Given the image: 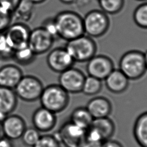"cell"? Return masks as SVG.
Instances as JSON below:
<instances>
[{
	"label": "cell",
	"instance_id": "obj_1",
	"mask_svg": "<svg viewBox=\"0 0 147 147\" xmlns=\"http://www.w3.org/2000/svg\"><path fill=\"white\" fill-rule=\"evenodd\" d=\"M59 38L66 41L84 34L83 17L72 10H64L54 16Z\"/></svg>",
	"mask_w": 147,
	"mask_h": 147
},
{
	"label": "cell",
	"instance_id": "obj_2",
	"mask_svg": "<svg viewBox=\"0 0 147 147\" xmlns=\"http://www.w3.org/2000/svg\"><path fill=\"white\" fill-rule=\"evenodd\" d=\"M118 69L129 80L142 78L147 71L144 53L137 49H132L124 53L121 57Z\"/></svg>",
	"mask_w": 147,
	"mask_h": 147
},
{
	"label": "cell",
	"instance_id": "obj_3",
	"mask_svg": "<svg viewBox=\"0 0 147 147\" xmlns=\"http://www.w3.org/2000/svg\"><path fill=\"white\" fill-rule=\"evenodd\" d=\"M39 100L41 106L56 114L67 107L69 95L59 84H52L44 87Z\"/></svg>",
	"mask_w": 147,
	"mask_h": 147
},
{
	"label": "cell",
	"instance_id": "obj_4",
	"mask_svg": "<svg viewBox=\"0 0 147 147\" xmlns=\"http://www.w3.org/2000/svg\"><path fill=\"white\" fill-rule=\"evenodd\" d=\"M65 48L75 62L86 63L96 55V43L93 38L83 34L67 41Z\"/></svg>",
	"mask_w": 147,
	"mask_h": 147
},
{
	"label": "cell",
	"instance_id": "obj_5",
	"mask_svg": "<svg viewBox=\"0 0 147 147\" xmlns=\"http://www.w3.org/2000/svg\"><path fill=\"white\" fill-rule=\"evenodd\" d=\"M84 34L94 38L104 36L110 26V20L102 10L93 9L83 17Z\"/></svg>",
	"mask_w": 147,
	"mask_h": 147
},
{
	"label": "cell",
	"instance_id": "obj_6",
	"mask_svg": "<svg viewBox=\"0 0 147 147\" xmlns=\"http://www.w3.org/2000/svg\"><path fill=\"white\" fill-rule=\"evenodd\" d=\"M44 87L39 78L27 75L22 76L14 90L18 98L24 102H33L39 100Z\"/></svg>",
	"mask_w": 147,
	"mask_h": 147
},
{
	"label": "cell",
	"instance_id": "obj_7",
	"mask_svg": "<svg viewBox=\"0 0 147 147\" xmlns=\"http://www.w3.org/2000/svg\"><path fill=\"white\" fill-rule=\"evenodd\" d=\"M86 130L68 120L61 125L53 136L65 147H81L86 140Z\"/></svg>",
	"mask_w": 147,
	"mask_h": 147
},
{
	"label": "cell",
	"instance_id": "obj_8",
	"mask_svg": "<svg viewBox=\"0 0 147 147\" xmlns=\"http://www.w3.org/2000/svg\"><path fill=\"white\" fill-rule=\"evenodd\" d=\"M85 77L80 69L73 66L59 74L58 82L69 94H78L82 92Z\"/></svg>",
	"mask_w": 147,
	"mask_h": 147
},
{
	"label": "cell",
	"instance_id": "obj_9",
	"mask_svg": "<svg viewBox=\"0 0 147 147\" xmlns=\"http://www.w3.org/2000/svg\"><path fill=\"white\" fill-rule=\"evenodd\" d=\"M113 60L105 55H95L92 57L86 64L88 75L104 80L109 74L115 68Z\"/></svg>",
	"mask_w": 147,
	"mask_h": 147
},
{
	"label": "cell",
	"instance_id": "obj_10",
	"mask_svg": "<svg viewBox=\"0 0 147 147\" xmlns=\"http://www.w3.org/2000/svg\"><path fill=\"white\" fill-rule=\"evenodd\" d=\"M30 28L26 24L14 22L4 32L6 39L13 50L28 45Z\"/></svg>",
	"mask_w": 147,
	"mask_h": 147
},
{
	"label": "cell",
	"instance_id": "obj_11",
	"mask_svg": "<svg viewBox=\"0 0 147 147\" xmlns=\"http://www.w3.org/2000/svg\"><path fill=\"white\" fill-rule=\"evenodd\" d=\"M55 40L41 26L31 29L28 46L37 56L49 52Z\"/></svg>",
	"mask_w": 147,
	"mask_h": 147
},
{
	"label": "cell",
	"instance_id": "obj_12",
	"mask_svg": "<svg viewBox=\"0 0 147 147\" xmlns=\"http://www.w3.org/2000/svg\"><path fill=\"white\" fill-rule=\"evenodd\" d=\"M46 60L48 67L59 74L73 67L75 63L64 47L51 49Z\"/></svg>",
	"mask_w": 147,
	"mask_h": 147
},
{
	"label": "cell",
	"instance_id": "obj_13",
	"mask_svg": "<svg viewBox=\"0 0 147 147\" xmlns=\"http://www.w3.org/2000/svg\"><path fill=\"white\" fill-rule=\"evenodd\" d=\"M1 127L3 136L11 141H14L21 138L27 126L21 116L10 114L1 123Z\"/></svg>",
	"mask_w": 147,
	"mask_h": 147
},
{
	"label": "cell",
	"instance_id": "obj_14",
	"mask_svg": "<svg viewBox=\"0 0 147 147\" xmlns=\"http://www.w3.org/2000/svg\"><path fill=\"white\" fill-rule=\"evenodd\" d=\"M32 121L33 127L39 132L46 133L51 131L57 122L56 114L40 106L33 113Z\"/></svg>",
	"mask_w": 147,
	"mask_h": 147
},
{
	"label": "cell",
	"instance_id": "obj_15",
	"mask_svg": "<svg viewBox=\"0 0 147 147\" xmlns=\"http://www.w3.org/2000/svg\"><path fill=\"white\" fill-rule=\"evenodd\" d=\"M86 107L94 119L108 117L113 111L111 102L103 96L91 98L87 102Z\"/></svg>",
	"mask_w": 147,
	"mask_h": 147
},
{
	"label": "cell",
	"instance_id": "obj_16",
	"mask_svg": "<svg viewBox=\"0 0 147 147\" xmlns=\"http://www.w3.org/2000/svg\"><path fill=\"white\" fill-rule=\"evenodd\" d=\"M24 76L17 65L7 64L0 67V86L14 89Z\"/></svg>",
	"mask_w": 147,
	"mask_h": 147
},
{
	"label": "cell",
	"instance_id": "obj_17",
	"mask_svg": "<svg viewBox=\"0 0 147 147\" xmlns=\"http://www.w3.org/2000/svg\"><path fill=\"white\" fill-rule=\"evenodd\" d=\"M104 81L108 91L115 94L124 92L129 85V80L118 68H114Z\"/></svg>",
	"mask_w": 147,
	"mask_h": 147
},
{
	"label": "cell",
	"instance_id": "obj_18",
	"mask_svg": "<svg viewBox=\"0 0 147 147\" xmlns=\"http://www.w3.org/2000/svg\"><path fill=\"white\" fill-rule=\"evenodd\" d=\"M18 98L14 89L0 86V111L6 115L11 114L16 109Z\"/></svg>",
	"mask_w": 147,
	"mask_h": 147
},
{
	"label": "cell",
	"instance_id": "obj_19",
	"mask_svg": "<svg viewBox=\"0 0 147 147\" xmlns=\"http://www.w3.org/2000/svg\"><path fill=\"white\" fill-rule=\"evenodd\" d=\"M133 137L140 147H147V111L136 119L133 127Z\"/></svg>",
	"mask_w": 147,
	"mask_h": 147
},
{
	"label": "cell",
	"instance_id": "obj_20",
	"mask_svg": "<svg viewBox=\"0 0 147 147\" xmlns=\"http://www.w3.org/2000/svg\"><path fill=\"white\" fill-rule=\"evenodd\" d=\"M34 5L29 0H21L11 13L12 20L26 24L33 16Z\"/></svg>",
	"mask_w": 147,
	"mask_h": 147
},
{
	"label": "cell",
	"instance_id": "obj_21",
	"mask_svg": "<svg viewBox=\"0 0 147 147\" xmlns=\"http://www.w3.org/2000/svg\"><path fill=\"white\" fill-rule=\"evenodd\" d=\"M90 126L100 134L104 141L111 139L115 131V123L109 117L94 119Z\"/></svg>",
	"mask_w": 147,
	"mask_h": 147
},
{
	"label": "cell",
	"instance_id": "obj_22",
	"mask_svg": "<svg viewBox=\"0 0 147 147\" xmlns=\"http://www.w3.org/2000/svg\"><path fill=\"white\" fill-rule=\"evenodd\" d=\"M94 118L86 107L75 108L70 115L69 121L78 126L87 130L91 126Z\"/></svg>",
	"mask_w": 147,
	"mask_h": 147
},
{
	"label": "cell",
	"instance_id": "obj_23",
	"mask_svg": "<svg viewBox=\"0 0 147 147\" xmlns=\"http://www.w3.org/2000/svg\"><path fill=\"white\" fill-rule=\"evenodd\" d=\"M36 57L37 55L28 45L14 50L11 59L19 65L28 66L34 63Z\"/></svg>",
	"mask_w": 147,
	"mask_h": 147
},
{
	"label": "cell",
	"instance_id": "obj_24",
	"mask_svg": "<svg viewBox=\"0 0 147 147\" xmlns=\"http://www.w3.org/2000/svg\"><path fill=\"white\" fill-rule=\"evenodd\" d=\"M102 88V81L91 76H86L82 92L87 96H94L99 94Z\"/></svg>",
	"mask_w": 147,
	"mask_h": 147
},
{
	"label": "cell",
	"instance_id": "obj_25",
	"mask_svg": "<svg viewBox=\"0 0 147 147\" xmlns=\"http://www.w3.org/2000/svg\"><path fill=\"white\" fill-rule=\"evenodd\" d=\"M100 10L107 14L114 15L123 9L125 0H98Z\"/></svg>",
	"mask_w": 147,
	"mask_h": 147
},
{
	"label": "cell",
	"instance_id": "obj_26",
	"mask_svg": "<svg viewBox=\"0 0 147 147\" xmlns=\"http://www.w3.org/2000/svg\"><path fill=\"white\" fill-rule=\"evenodd\" d=\"M133 19L135 24L143 29H147V1L142 2L134 9Z\"/></svg>",
	"mask_w": 147,
	"mask_h": 147
},
{
	"label": "cell",
	"instance_id": "obj_27",
	"mask_svg": "<svg viewBox=\"0 0 147 147\" xmlns=\"http://www.w3.org/2000/svg\"><path fill=\"white\" fill-rule=\"evenodd\" d=\"M40 136V132L34 127H27L22 133L21 138L24 145L28 147H33Z\"/></svg>",
	"mask_w": 147,
	"mask_h": 147
},
{
	"label": "cell",
	"instance_id": "obj_28",
	"mask_svg": "<svg viewBox=\"0 0 147 147\" xmlns=\"http://www.w3.org/2000/svg\"><path fill=\"white\" fill-rule=\"evenodd\" d=\"M14 50L9 45L4 32H0V59L9 60L12 59Z\"/></svg>",
	"mask_w": 147,
	"mask_h": 147
},
{
	"label": "cell",
	"instance_id": "obj_29",
	"mask_svg": "<svg viewBox=\"0 0 147 147\" xmlns=\"http://www.w3.org/2000/svg\"><path fill=\"white\" fill-rule=\"evenodd\" d=\"M60 145L53 134H44L41 135L33 147H61Z\"/></svg>",
	"mask_w": 147,
	"mask_h": 147
},
{
	"label": "cell",
	"instance_id": "obj_30",
	"mask_svg": "<svg viewBox=\"0 0 147 147\" xmlns=\"http://www.w3.org/2000/svg\"><path fill=\"white\" fill-rule=\"evenodd\" d=\"M55 40L59 38L57 29L54 17H49L45 18L41 25Z\"/></svg>",
	"mask_w": 147,
	"mask_h": 147
},
{
	"label": "cell",
	"instance_id": "obj_31",
	"mask_svg": "<svg viewBox=\"0 0 147 147\" xmlns=\"http://www.w3.org/2000/svg\"><path fill=\"white\" fill-rule=\"evenodd\" d=\"M12 21L11 13L0 6V32H4Z\"/></svg>",
	"mask_w": 147,
	"mask_h": 147
},
{
	"label": "cell",
	"instance_id": "obj_32",
	"mask_svg": "<svg viewBox=\"0 0 147 147\" xmlns=\"http://www.w3.org/2000/svg\"><path fill=\"white\" fill-rule=\"evenodd\" d=\"M21 0H0V6L12 13Z\"/></svg>",
	"mask_w": 147,
	"mask_h": 147
},
{
	"label": "cell",
	"instance_id": "obj_33",
	"mask_svg": "<svg viewBox=\"0 0 147 147\" xmlns=\"http://www.w3.org/2000/svg\"><path fill=\"white\" fill-rule=\"evenodd\" d=\"M102 147H123L122 144L118 141L109 139L102 142Z\"/></svg>",
	"mask_w": 147,
	"mask_h": 147
},
{
	"label": "cell",
	"instance_id": "obj_34",
	"mask_svg": "<svg viewBox=\"0 0 147 147\" xmlns=\"http://www.w3.org/2000/svg\"><path fill=\"white\" fill-rule=\"evenodd\" d=\"M0 147H14L13 141L2 136L0 137Z\"/></svg>",
	"mask_w": 147,
	"mask_h": 147
},
{
	"label": "cell",
	"instance_id": "obj_35",
	"mask_svg": "<svg viewBox=\"0 0 147 147\" xmlns=\"http://www.w3.org/2000/svg\"><path fill=\"white\" fill-rule=\"evenodd\" d=\"M102 142L85 140L81 147H102Z\"/></svg>",
	"mask_w": 147,
	"mask_h": 147
},
{
	"label": "cell",
	"instance_id": "obj_36",
	"mask_svg": "<svg viewBox=\"0 0 147 147\" xmlns=\"http://www.w3.org/2000/svg\"><path fill=\"white\" fill-rule=\"evenodd\" d=\"M61 3L66 5H71L76 2L78 0H59Z\"/></svg>",
	"mask_w": 147,
	"mask_h": 147
},
{
	"label": "cell",
	"instance_id": "obj_37",
	"mask_svg": "<svg viewBox=\"0 0 147 147\" xmlns=\"http://www.w3.org/2000/svg\"><path fill=\"white\" fill-rule=\"evenodd\" d=\"M31 2H32L34 5H38L45 2L47 0H29Z\"/></svg>",
	"mask_w": 147,
	"mask_h": 147
},
{
	"label": "cell",
	"instance_id": "obj_38",
	"mask_svg": "<svg viewBox=\"0 0 147 147\" xmlns=\"http://www.w3.org/2000/svg\"><path fill=\"white\" fill-rule=\"evenodd\" d=\"M7 115H6L4 113H3L0 111V123H1L2 122V121L4 120V119L5 118V117Z\"/></svg>",
	"mask_w": 147,
	"mask_h": 147
},
{
	"label": "cell",
	"instance_id": "obj_39",
	"mask_svg": "<svg viewBox=\"0 0 147 147\" xmlns=\"http://www.w3.org/2000/svg\"><path fill=\"white\" fill-rule=\"evenodd\" d=\"M144 57H145V64L147 69V50L144 52Z\"/></svg>",
	"mask_w": 147,
	"mask_h": 147
},
{
	"label": "cell",
	"instance_id": "obj_40",
	"mask_svg": "<svg viewBox=\"0 0 147 147\" xmlns=\"http://www.w3.org/2000/svg\"><path fill=\"white\" fill-rule=\"evenodd\" d=\"M3 136V133H2V127H1V123H0V137Z\"/></svg>",
	"mask_w": 147,
	"mask_h": 147
},
{
	"label": "cell",
	"instance_id": "obj_41",
	"mask_svg": "<svg viewBox=\"0 0 147 147\" xmlns=\"http://www.w3.org/2000/svg\"><path fill=\"white\" fill-rule=\"evenodd\" d=\"M137 1H140V2H145L147 1V0H136Z\"/></svg>",
	"mask_w": 147,
	"mask_h": 147
}]
</instances>
